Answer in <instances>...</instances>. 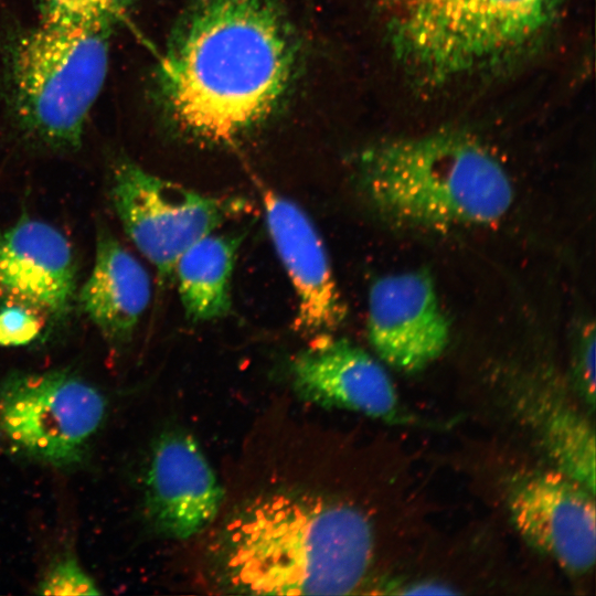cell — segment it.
<instances>
[{
    "label": "cell",
    "instance_id": "2e32d148",
    "mask_svg": "<svg viewBox=\"0 0 596 596\" xmlns=\"http://www.w3.org/2000/svg\"><path fill=\"white\" fill-rule=\"evenodd\" d=\"M538 423L543 444L558 470L595 490V443L592 428L585 419L565 407L554 411L539 407Z\"/></svg>",
    "mask_w": 596,
    "mask_h": 596
},
{
    "label": "cell",
    "instance_id": "3957f363",
    "mask_svg": "<svg viewBox=\"0 0 596 596\" xmlns=\"http://www.w3.org/2000/svg\"><path fill=\"white\" fill-rule=\"evenodd\" d=\"M356 172L373 207L409 224L488 225L500 221L513 202V187L500 161L477 140L454 132L369 148Z\"/></svg>",
    "mask_w": 596,
    "mask_h": 596
},
{
    "label": "cell",
    "instance_id": "ba28073f",
    "mask_svg": "<svg viewBox=\"0 0 596 596\" xmlns=\"http://www.w3.org/2000/svg\"><path fill=\"white\" fill-rule=\"evenodd\" d=\"M594 492L561 470L514 480L508 509L519 533L563 568L585 574L595 564Z\"/></svg>",
    "mask_w": 596,
    "mask_h": 596
},
{
    "label": "cell",
    "instance_id": "277c9868",
    "mask_svg": "<svg viewBox=\"0 0 596 596\" xmlns=\"http://www.w3.org/2000/svg\"><path fill=\"white\" fill-rule=\"evenodd\" d=\"M41 4L40 21L13 49L14 107L31 137L54 149H75L107 74L118 14L107 0Z\"/></svg>",
    "mask_w": 596,
    "mask_h": 596
},
{
    "label": "cell",
    "instance_id": "9c48e42d",
    "mask_svg": "<svg viewBox=\"0 0 596 596\" xmlns=\"http://www.w3.org/2000/svg\"><path fill=\"white\" fill-rule=\"evenodd\" d=\"M366 327L377 355L405 372L419 371L436 360L450 334L433 278L422 270L390 274L373 281Z\"/></svg>",
    "mask_w": 596,
    "mask_h": 596
},
{
    "label": "cell",
    "instance_id": "5b68a950",
    "mask_svg": "<svg viewBox=\"0 0 596 596\" xmlns=\"http://www.w3.org/2000/svg\"><path fill=\"white\" fill-rule=\"evenodd\" d=\"M561 0H386L395 56L444 83L505 62L551 26Z\"/></svg>",
    "mask_w": 596,
    "mask_h": 596
},
{
    "label": "cell",
    "instance_id": "5bb4252c",
    "mask_svg": "<svg viewBox=\"0 0 596 596\" xmlns=\"http://www.w3.org/2000/svg\"><path fill=\"white\" fill-rule=\"evenodd\" d=\"M151 297L150 278L142 264L105 226L96 234L92 272L77 300L110 345L127 344Z\"/></svg>",
    "mask_w": 596,
    "mask_h": 596
},
{
    "label": "cell",
    "instance_id": "8fae6325",
    "mask_svg": "<svg viewBox=\"0 0 596 596\" xmlns=\"http://www.w3.org/2000/svg\"><path fill=\"white\" fill-rule=\"evenodd\" d=\"M262 201L269 236L296 295V330L329 334L345 320L348 307L318 230L297 203L280 193L265 188Z\"/></svg>",
    "mask_w": 596,
    "mask_h": 596
},
{
    "label": "cell",
    "instance_id": "30bf717a",
    "mask_svg": "<svg viewBox=\"0 0 596 596\" xmlns=\"http://www.w3.org/2000/svg\"><path fill=\"white\" fill-rule=\"evenodd\" d=\"M223 488L196 440L179 429L161 434L151 448L145 479V510L155 531L187 540L217 515Z\"/></svg>",
    "mask_w": 596,
    "mask_h": 596
},
{
    "label": "cell",
    "instance_id": "e0dca14e",
    "mask_svg": "<svg viewBox=\"0 0 596 596\" xmlns=\"http://www.w3.org/2000/svg\"><path fill=\"white\" fill-rule=\"evenodd\" d=\"M39 595H100L95 578L73 553H63L51 561L34 589Z\"/></svg>",
    "mask_w": 596,
    "mask_h": 596
},
{
    "label": "cell",
    "instance_id": "7c38bea8",
    "mask_svg": "<svg viewBox=\"0 0 596 596\" xmlns=\"http://www.w3.org/2000/svg\"><path fill=\"white\" fill-rule=\"evenodd\" d=\"M77 265L66 236L28 216L0 230V295L53 322H63L76 299Z\"/></svg>",
    "mask_w": 596,
    "mask_h": 596
},
{
    "label": "cell",
    "instance_id": "ac0fdd59",
    "mask_svg": "<svg viewBox=\"0 0 596 596\" xmlns=\"http://www.w3.org/2000/svg\"><path fill=\"white\" fill-rule=\"evenodd\" d=\"M36 311L23 305H11L0 311V345L22 347L40 337L42 324Z\"/></svg>",
    "mask_w": 596,
    "mask_h": 596
},
{
    "label": "cell",
    "instance_id": "d6986e66",
    "mask_svg": "<svg viewBox=\"0 0 596 596\" xmlns=\"http://www.w3.org/2000/svg\"><path fill=\"white\" fill-rule=\"evenodd\" d=\"M573 374L578 393L594 408L595 405V329L585 324L575 348Z\"/></svg>",
    "mask_w": 596,
    "mask_h": 596
},
{
    "label": "cell",
    "instance_id": "7a4b0ae2",
    "mask_svg": "<svg viewBox=\"0 0 596 596\" xmlns=\"http://www.w3.org/2000/svg\"><path fill=\"white\" fill-rule=\"evenodd\" d=\"M371 523L355 507L311 494L275 493L245 505L213 547L225 590L254 595L351 594L373 557Z\"/></svg>",
    "mask_w": 596,
    "mask_h": 596
},
{
    "label": "cell",
    "instance_id": "4fadbf2b",
    "mask_svg": "<svg viewBox=\"0 0 596 596\" xmlns=\"http://www.w3.org/2000/svg\"><path fill=\"white\" fill-rule=\"evenodd\" d=\"M298 395L323 407H337L393 421L398 401L386 371L351 341L329 334L316 337L292 360Z\"/></svg>",
    "mask_w": 596,
    "mask_h": 596
},
{
    "label": "cell",
    "instance_id": "52a82bcc",
    "mask_svg": "<svg viewBox=\"0 0 596 596\" xmlns=\"http://www.w3.org/2000/svg\"><path fill=\"white\" fill-rule=\"evenodd\" d=\"M110 201L124 231L163 284L196 241L246 212L242 198L210 195L148 172L129 159L110 173Z\"/></svg>",
    "mask_w": 596,
    "mask_h": 596
},
{
    "label": "cell",
    "instance_id": "ffe728a7",
    "mask_svg": "<svg viewBox=\"0 0 596 596\" xmlns=\"http://www.w3.org/2000/svg\"><path fill=\"white\" fill-rule=\"evenodd\" d=\"M135 0H107L113 10L118 14L121 13Z\"/></svg>",
    "mask_w": 596,
    "mask_h": 596
},
{
    "label": "cell",
    "instance_id": "6da1fadb",
    "mask_svg": "<svg viewBox=\"0 0 596 596\" xmlns=\"http://www.w3.org/2000/svg\"><path fill=\"white\" fill-rule=\"evenodd\" d=\"M300 42L281 0H188L156 72L170 125L228 146L266 124L292 88Z\"/></svg>",
    "mask_w": 596,
    "mask_h": 596
},
{
    "label": "cell",
    "instance_id": "9a60e30c",
    "mask_svg": "<svg viewBox=\"0 0 596 596\" xmlns=\"http://www.w3.org/2000/svg\"><path fill=\"white\" fill-rule=\"evenodd\" d=\"M241 241L238 235L213 232L178 259L173 277L190 321H211L230 312L232 275Z\"/></svg>",
    "mask_w": 596,
    "mask_h": 596
},
{
    "label": "cell",
    "instance_id": "8992f818",
    "mask_svg": "<svg viewBox=\"0 0 596 596\" xmlns=\"http://www.w3.org/2000/svg\"><path fill=\"white\" fill-rule=\"evenodd\" d=\"M108 412L105 394L70 369L0 379V446L29 462L72 469L87 458Z\"/></svg>",
    "mask_w": 596,
    "mask_h": 596
}]
</instances>
